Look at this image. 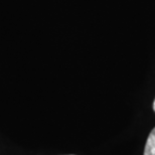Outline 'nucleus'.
I'll list each match as a JSON object with an SVG mask.
<instances>
[{"label":"nucleus","instance_id":"f257e3e1","mask_svg":"<svg viewBox=\"0 0 155 155\" xmlns=\"http://www.w3.org/2000/svg\"><path fill=\"white\" fill-rule=\"evenodd\" d=\"M144 155H155V128L150 132L145 144Z\"/></svg>","mask_w":155,"mask_h":155},{"label":"nucleus","instance_id":"f03ea898","mask_svg":"<svg viewBox=\"0 0 155 155\" xmlns=\"http://www.w3.org/2000/svg\"><path fill=\"white\" fill-rule=\"evenodd\" d=\"M153 110L155 111V101H154V103H153Z\"/></svg>","mask_w":155,"mask_h":155}]
</instances>
